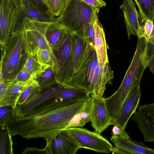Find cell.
<instances>
[{"instance_id": "5b68a950", "label": "cell", "mask_w": 154, "mask_h": 154, "mask_svg": "<svg viewBox=\"0 0 154 154\" xmlns=\"http://www.w3.org/2000/svg\"><path fill=\"white\" fill-rule=\"evenodd\" d=\"M97 14L79 0H68L57 20L71 33L85 39L89 44V30L91 24L98 19Z\"/></svg>"}, {"instance_id": "60d3db41", "label": "cell", "mask_w": 154, "mask_h": 154, "mask_svg": "<svg viewBox=\"0 0 154 154\" xmlns=\"http://www.w3.org/2000/svg\"><path fill=\"white\" fill-rule=\"evenodd\" d=\"M153 23L154 24V20L153 21Z\"/></svg>"}, {"instance_id": "ac0fdd59", "label": "cell", "mask_w": 154, "mask_h": 154, "mask_svg": "<svg viewBox=\"0 0 154 154\" xmlns=\"http://www.w3.org/2000/svg\"><path fill=\"white\" fill-rule=\"evenodd\" d=\"M66 31V28L57 20L51 23L48 26L46 30L45 38L52 50L61 44Z\"/></svg>"}, {"instance_id": "30bf717a", "label": "cell", "mask_w": 154, "mask_h": 154, "mask_svg": "<svg viewBox=\"0 0 154 154\" xmlns=\"http://www.w3.org/2000/svg\"><path fill=\"white\" fill-rule=\"evenodd\" d=\"M132 120L135 122L146 142L154 143V103L137 107Z\"/></svg>"}, {"instance_id": "4fadbf2b", "label": "cell", "mask_w": 154, "mask_h": 154, "mask_svg": "<svg viewBox=\"0 0 154 154\" xmlns=\"http://www.w3.org/2000/svg\"><path fill=\"white\" fill-rule=\"evenodd\" d=\"M47 146L50 154H75L81 147L66 129L60 131Z\"/></svg>"}, {"instance_id": "cb8c5ba5", "label": "cell", "mask_w": 154, "mask_h": 154, "mask_svg": "<svg viewBox=\"0 0 154 154\" xmlns=\"http://www.w3.org/2000/svg\"><path fill=\"white\" fill-rule=\"evenodd\" d=\"M138 38H144L146 42L150 44L154 43V24L148 19L145 20L139 28L137 32Z\"/></svg>"}, {"instance_id": "f1b7e54d", "label": "cell", "mask_w": 154, "mask_h": 154, "mask_svg": "<svg viewBox=\"0 0 154 154\" xmlns=\"http://www.w3.org/2000/svg\"><path fill=\"white\" fill-rule=\"evenodd\" d=\"M68 1V0H52L51 14L55 17H58L66 5Z\"/></svg>"}, {"instance_id": "7a4b0ae2", "label": "cell", "mask_w": 154, "mask_h": 154, "mask_svg": "<svg viewBox=\"0 0 154 154\" xmlns=\"http://www.w3.org/2000/svg\"><path fill=\"white\" fill-rule=\"evenodd\" d=\"M73 68V75L67 86L84 89L89 95L103 97L106 85L111 84L114 78L109 63L99 65L95 50L89 44Z\"/></svg>"}, {"instance_id": "4dcf8cb0", "label": "cell", "mask_w": 154, "mask_h": 154, "mask_svg": "<svg viewBox=\"0 0 154 154\" xmlns=\"http://www.w3.org/2000/svg\"><path fill=\"white\" fill-rule=\"evenodd\" d=\"M90 6L97 14L100 11V8L105 6L106 3L102 0H79Z\"/></svg>"}, {"instance_id": "9a60e30c", "label": "cell", "mask_w": 154, "mask_h": 154, "mask_svg": "<svg viewBox=\"0 0 154 154\" xmlns=\"http://www.w3.org/2000/svg\"><path fill=\"white\" fill-rule=\"evenodd\" d=\"M94 33L90 45L95 50L99 65H104L109 63L107 52L109 48L106 42L104 29L98 18L94 22Z\"/></svg>"}, {"instance_id": "9c48e42d", "label": "cell", "mask_w": 154, "mask_h": 154, "mask_svg": "<svg viewBox=\"0 0 154 154\" xmlns=\"http://www.w3.org/2000/svg\"><path fill=\"white\" fill-rule=\"evenodd\" d=\"M20 7L9 0H0L1 49L4 47L12 29L19 22Z\"/></svg>"}, {"instance_id": "7c38bea8", "label": "cell", "mask_w": 154, "mask_h": 154, "mask_svg": "<svg viewBox=\"0 0 154 154\" xmlns=\"http://www.w3.org/2000/svg\"><path fill=\"white\" fill-rule=\"evenodd\" d=\"M91 118L90 121L95 131L100 134L111 125V120L106 106L105 98L91 94Z\"/></svg>"}, {"instance_id": "3957f363", "label": "cell", "mask_w": 154, "mask_h": 154, "mask_svg": "<svg viewBox=\"0 0 154 154\" xmlns=\"http://www.w3.org/2000/svg\"><path fill=\"white\" fill-rule=\"evenodd\" d=\"M1 51L0 77L5 82H10L24 66L29 56L21 20L12 29Z\"/></svg>"}, {"instance_id": "8992f818", "label": "cell", "mask_w": 154, "mask_h": 154, "mask_svg": "<svg viewBox=\"0 0 154 154\" xmlns=\"http://www.w3.org/2000/svg\"><path fill=\"white\" fill-rule=\"evenodd\" d=\"M73 34L66 29L64 38L59 46L52 50L55 63L52 66L56 74L57 84L67 86L73 74L72 56Z\"/></svg>"}, {"instance_id": "f546056e", "label": "cell", "mask_w": 154, "mask_h": 154, "mask_svg": "<svg viewBox=\"0 0 154 154\" xmlns=\"http://www.w3.org/2000/svg\"><path fill=\"white\" fill-rule=\"evenodd\" d=\"M20 4L24 3L43 11L50 13L42 0H20Z\"/></svg>"}, {"instance_id": "8d00e7d4", "label": "cell", "mask_w": 154, "mask_h": 154, "mask_svg": "<svg viewBox=\"0 0 154 154\" xmlns=\"http://www.w3.org/2000/svg\"><path fill=\"white\" fill-rule=\"evenodd\" d=\"M146 54L147 57L154 54V43L150 44L146 42Z\"/></svg>"}, {"instance_id": "8fae6325", "label": "cell", "mask_w": 154, "mask_h": 154, "mask_svg": "<svg viewBox=\"0 0 154 154\" xmlns=\"http://www.w3.org/2000/svg\"><path fill=\"white\" fill-rule=\"evenodd\" d=\"M141 95L140 86H136L131 91L124 102L112 121L111 125H117L125 130L130 118L137 109Z\"/></svg>"}, {"instance_id": "ab89813d", "label": "cell", "mask_w": 154, "mask_h": 154, "mask_svg": "<svg viewBox=\"0 0 154 154\" xmlns=\"http://www.w3.org/2000/svg\"><path fill=\"white\" fill-rule=\"evenodd\" d=\"M15 5L18 7H20V0H9Z\"/></svg>"}, {"instance_id": "d6986e66", "label": "cell", "mask_w": 154, "mask_h": 154, "mask_svg": "<svg viewBox=\"0 0 154 154\" xmlns=\"http://www.w3.org/2000/svg\"><path fill=\"white\" fill-rule=\"evenodd\" d=\"M20 10L19 22L25 17L41 22H53L57 20V17L53 16L51 13L40 11L25 3H21Z\"/></svg>"}, {"instance_id": "83f0119b", "label": "cell", "mask_w": 154, "mask_h": 154, "mask_svg": "<svg viewBox=\"0 0 154 154\" xmlns=\"http://www.w3.org/2000/svg\"><path fill=\"white\" fill-rule=\"evenodd\" d=\"M15 108L9 105L0 107V126L8 124L14 116Z\"/></svg>"}, {"instance_id": "5bb4252c", "label": "cell", "mask_w": 154, "mask_h": 154, "mask_svg": "<svg viewBox=\"0 0 154 154\" xmlns=\"http://www.w3.org/2000/svg\"><path fill=\"white\" fill-rule=\"evenodd\" d=\"M120 8L122 10L130 39L131 35L137 36L138 30L142 24L141 18L134 0H124Z\"/></svg>"}, {"instance_id": "2e32d148", "label": "cell", "mask_w": 154, "mask_h": 154, "mask_svg": "<svg viewBox=\"0 0 154 154\" xmlns=\"http://www.w3.org/2000/svg\"><path fill=\"white\" fill-rule=\"evenodd\" d=\"M110 140L115 146L132 154H154V149L149 147L143 142L132 140L131 137L126 138L112 135Z\"/></svg>"}, {"instance_id": "f35d334b", "label": "cell", "mask_w": 154, "mask_h": 154, "mask_svg": "<svg viewBox=\"0 0 154 154\" xmlns=\"http://www.w3.org/2000/svg\"><path fill=\"white\" fill-rule=\"evenodd\" d=\"M51 13L52 5V0H42Z\"/></svg>"}, {"instance_id": "d590c367", "label": "cell", "mask_w": 154, "mask_h": 154, "mask_svg": "<svg viewBox=\"0 0 154 154\" xmlns=\"http://www.w3.org/2000/svg\"><path fill=\"white\" fill-rule=\"evenodd\" d=\"M147 66L150 72L154 75V54L147 57Z\"/></svg>"}, {"instance_id": "74e56055", "label": "cell", "mask_w": 154, "mask_h": 154, "mask_svg": "<svg viewBox=\"0 0 154 154\" xmlns=\"http://www.w3.org/2000/svg\"><path fill=\"white\" fill-rule=\"evenodd\" d=\"M112 152V154H128V152L116 146L114 147H113Z\"/></svg>"}, {"instance_id": "52a82bcc", "label": "cell", "mask_w": 154, "mask_h": 154, "mask_svg": "<svg viewBox=\"0 0 154 154\" xmlns=\"http://www.w3.org/2000/svg\"><path fill=\"white\" fill-rule=\"evenodd\" d=\"M25 31L26 45L29 55H36L40 49L52 51L45 38V33L52 22H41L25 17L21 20Z\"/></svg>"}, {"instance_id": "ba28073f", "label": "cell", "mask_w": 154, "mask_h": 154, "mask_svg": "<svg viewBox=\"0 0 154 154\" xmlns=\"http://www.w3.org/2000/svg\"><path fill=\"white\" fill-rule=\"evenodd\" d=\"M66 129L75 140L81 148L106 153L112 151L113 147L111 144L107 139L97 132L78 127Z\"/></svg>"}, {"instance_id": "7402d4cb", "label": "cell", "mask_w": 154, "mask_h": 154, "mask_svg": "<svg viewBox=\"0 0 154 154\" xmlns=\"http://www.w3.org/2000/svg\"><path fill=\"white\" fill-rule=\"evenodd\" d=\"M134 1L137 6L142 23L147 19L153 22L154 20V0Z\"/></svg>"}, {"instance_id": "ffe728a7", "label": "cell", "mask_w": 154, "mask_h": 154, "mask_svg": "<svg viewBox=\"0 0 154 154\" xmlns=\"http://www.w3.org/2000/svg\"><path fill=\"white\" fill-rule=\"evenodd\" d=\"M91 110V101L90 97L83 109L73 118L66 128L84 126L90 121Z\"/></svg>"}, {"instance_id": "603a6c76", "label": "cell", "mask_w": 154, "mask_h": 154, "mask_svg": "<svg viewBox=\"0 0 154 154\" xmlns=\"http://www.w3.org/2000/svg\"><path fill=\"white\" fill-rule=\"evenodd\" d=\"M0 127V154H13L12 135L8 125Z\"/></svg>"}, {"instance_id": "1f68e13d", "label": "cell", "mask_w": 154, "mask_h": 154, "mask_svg": "<svg viewBox=\"0 0 154 154\" xmlns=\"http://www.w3.org/2000/svg\"><path fill=\"white\" fill-rule=\"evenodd\" d=\"M32 78L34 77L31 75L24 66L13 80L15 82L25 81Z\"/></svg>"}, {"instance_id": "277c9868", "label": "cell", "mask_w": 154, "mask_h": 154, "mask_svg": "<svg viewBox=\"0 0 154 154\" xmlns=\"http://www.w3.org/2000/svg\"><path fill=\"white\" fill-rule=\"evenodd\" d=\"M146 43L144 38H138L133 58L121 85L114 94L106 98L109 105L115 109H119L131 91L136 86H140L142 75L147 67Z\"/></svg>"}, {"instance_id": "d4e9b609", "label": "cell", "mask_w": 154, "mask_h": 154, "mask_svg": "<svg viewBox=\"0 0 154 154\" xmlns=\"http://www.w3.org/2000/svg\"><path fill=\"white\" fill-rule=\"evenodd\" d=\"M50 66L44 65L41 64L37 60L35 55H29L24 66L31 75L35 79L47 68Z\"/></svg>"}, {"instance_id": "484cf974", "label": "cell", "mask_w": 154, "mask_h": 154, "mask_svg": "<svg viewBox=\"0 0 154 154\" xmlns=\"http://www.w3.org/2000/svg\"><path fill=\"white\" fill-rule=\"evenodd\" d=\"M41 93L38 84L35 80L20 97L17 105H21L28 103L35 97Z\"/></svg>"}, {"instance_id": "e575fe53", "label": "cell", "mask_w": 154, "mask_h": 154, "mask_svg": "<svg viewBox=\"0 0 154 154\" xmlns=\"http://www.w3.org/2000/svg\"><path fill=\"white\" fill-rule=\"evenodd\" d=\"M9 84V82H4L2 79L0 77V101L3 99L8 88Z\"/></svg>"}, {"instance_id": "4316f807", "label": "cell", "mask_w": 154, "mask_h": 154, "mask_svg": "<svg viewBox=\"0 0 154 154\" xmlns=\"http://www.w3.org/2000/svg\"><path fill=\"white\" fill-rule=\"evenodd\" d=\"M38 61L42 64L53 66L55 63V59L52 51L47 49H40L36 55Z\"/></svg>"}, {"instance_id": "6da1fadb", "label": "cell", "mask_w": 154, "mask_h": 154, "mask_svg": "<svg viewBox=\"0 0 154 154\" xmlns=\"http://www.w3.org/2000/svg\"><path fill=\"white\" fill-rule=\"evenodd\" d=\"M88 99H63L39 96V103L25 109L15 110L8 125L12 136L27 139L44 138L46 145L85 106Z\"/></svg>"}, {"instance_id": "d6a6232c", "label": "cell", "mask_w": 154, "mask_h": 154, "mask_svg": "<svg viewBox=\"0 0 154 154\" xmlns=\"http://www.w3.org/2000/svg\"><path fill=\"white\" fill-rule=\"evenodd\" d=\"M22 154H49L48 149L46 146L43 149H39L35 147H26L23 151Z\"/></svg>"}, {"instance_id": "44dd1931", "label": "cell", "mask_w": 154, "mask_h": 154, "mask_svg": "<svg viewBox=\"0 0 154 154\" xmlns=\"http://www.w3.org/2000/svg\"><path fill=\"white\" fill-rule=\"evenodd\" d=\"M35 80L38 84L41 92L57 84L56 74L51 66L47 68L35 79Z\"/></svg>"}, {"instance_id": "e0dca14e", "label": "cell", "mask_w": 154, "mask_h": 154, "mask_svg": "<svg viewBox=\"0 0 154 154\" xmlns=\"http://www.w3.org/2000/svg\"><path fill=\"white\" fill-rule=\"evenodd\" d=\"M32 78L29 80L23 82H9V86L3 99L0 101V107L7 105L15 107L20 97L26 88L35 81Z\"/></svg>"}, {"instance_id": "836d02e7", "label": "cell", "mask_w": 154, "mask_h": 154, "mask_svg": "<svg viewBox=\"0 0 154 154\" xmlns=\"http://www.w3.org/2000/svg\"><path fill=\"white\" fill-rule=\"evenodd\" d=\"M112 135L126 138H129L128 134L125 130H123L116 125H114L112 128Z\"/></svg>"}]
</instances>
